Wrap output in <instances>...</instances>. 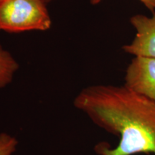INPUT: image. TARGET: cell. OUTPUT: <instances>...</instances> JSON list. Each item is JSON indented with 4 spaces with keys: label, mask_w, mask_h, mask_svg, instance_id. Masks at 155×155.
Instances as JSON below:
<instances>
[{
    "label": "cell",
    "mask_w": 155,
    "mask_h": 155,
    "mask_svg": "<svg viewBox=\"0 0 155 155\" xmlns=\"http://www.w3.org/2000/svg\"><path fill=\"white\" fill-rule=\"evenodd\" d=\"M73 106L95 125L119 138L111 147L100 142L98 155H155V103L125 85H94L81 90Z\"/></svg>",
    "instance_id": "cell-1"
},
{
    "label": "cell",
    "mask_w": 155,
    "mask_h": 155,
    "mask_svg": "<svg viewBox=\"0 0 155 155\" xmlns=\"http://www.w3.org/2000/svg\"><path fill=\"white\" fill-rule=\"evenodd\" d=\"M43 0H0V31H46L52 19Z\"/></svg>",
    "instance_id": "cell-2"
},
{
    "label": "cell",
    "mask_w": 155,
    "mask_h": 155,
    "mask_svg": "<svg viewBox=\"0 0 155 155\" xmlns=\"http://www.w3.org/2000/svg\"><path fill=\"white\" fill-rule=\"evenodd\" d=\"M124 85L155 103V58L134 56L126 70Z\"/></svg>",
    "instance_id": "cell-3"
},
{
    "label": "cell",
    "mask_w": 155,
    "mask_h": 155,
    "mask_svg": "<svg viewBox=\"0 0 155 155\" xmlns=\"http://www.w3.org/2000/svg\"><path fill=\"white\" fill-rule=\"evenodd\" d=\"M130 22L136 35L130 44L123 46L125 53L134 56L155 58V13L148 17L136 15L131 17Z\"/></svg>",
    "instance_id": "cell-4"
},
{
    "label": "cell",
    "mask_w": 155,
    "mask_h": 155,
    "mask_svg": "<svg viewBox=\"0 0 155 155\" xmlns=\"http://www.w3.org/2000/svg\"><path fill=\"white\" fill-rule=\"evenodd\" d=\"M19 68L13 55L0 45V89L10 84Z\"/></svg>",
    "instance_id": "cell-5"
},
{
    "label": "cell",
    "mask_w": 155,
    "mask_h": 155,
    "mask_svg": "<svg viewBox=\"0 0 155 155\" xmlns=\"http://www.w3.org/2000/svg\"><path fill=\"white\" fill-rule=\"evenodd\" d=\"M19 141L16 137L7 132L0 133V155H14Z\"/></svg>",
    "instance_id": "cell-6"
},
{
    "label": "cell",
    "mask_w": 155,
    "mask_h": 155,
    "mask_svg": "<svg viewBox=\"0 0 155 155\" xmlns=\"http://www.w3.org/2000/svg\"><path fill=\"white\" fill-rule=\"evenodd\" d=\"M102 1L103 0H90V2L93 5H97ZM139 1L152 13H155V0H139Z\"/></svg>",
    "instance_id": "cell-7"
},
{
    "label": "cell",
    "mask_w": 155,
    "mask_h": 155,
    "mask_svg": "<svg viewBox=\"0 0 155 155\" xmlns=\"http://www.w3.org/2000/svg\"><path fill=\"white\" fill-rule=\"evenodd\" d=\"M43 1L45 2H46V3H47V4H48V3L54 1V0H43Z\"/></svg>",
    "instance_id": "cell-8"
}]
</instances>
